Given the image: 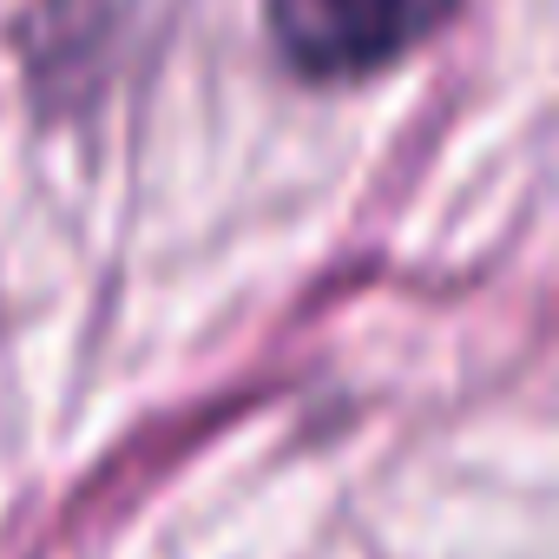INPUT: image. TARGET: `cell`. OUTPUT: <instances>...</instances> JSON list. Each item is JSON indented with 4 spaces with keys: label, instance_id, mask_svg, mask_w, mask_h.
I'll use <instances>...</instances> for the list:
<instances>
[{
    "label": "cell",
    "instance_id": "1",
    "mask_svg": "<svg viewBox=\"0 0 559 559\" xmlns=\"http://www.w3.org/2000/svg\"><path fill=\"white\" fill-rule=\"evenodd\" d=\"M454 0H270V34L310 80H356L421 47Z\"/></svg>",
    "mask_w": 559,
    "mask_h": 559
}]
</instances>
